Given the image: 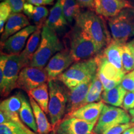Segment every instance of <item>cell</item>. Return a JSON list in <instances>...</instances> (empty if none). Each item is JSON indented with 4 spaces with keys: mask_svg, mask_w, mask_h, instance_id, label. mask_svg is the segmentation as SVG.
I'll return each instance as SVG.
<instances>
[{
    "mask_svg": "<svg viewBox=\"0 0 134 134\" xmlns=\"http://www.w3.org/2000/svg\"><path fill=\"white\" fill-rule=\"evenodd\" d=\"M29 98L30 103L33 109L35 119H36L37 125V133L47 134L53 131V127L50 122H48L46 113L42 109L41 107L36 103V100L31 96H29Z\"/></svg>",
    "mask_w": 134,
    "mask_h": 134,
    "instance_id": "22",
    "label": "cell"
},
{
    "mask_svg": "<svg viewBox=\"0 0 134 134\" xmlns=\"http://www.w3.org/2000/svg\"><path fill=\"white\" fill-rule=\"evenodd\" d=\"M19 117L22 122L34 132L37 133L38 129L33 109L24 95L22 94V105L19 111Z\"/></svg>",
    "mask_w": 134,
    "mask_h": 134,
    "instance_id": "25",
    "label": "cell"
},
{
    "mask_svg": "<svg viewBox=\"0 0 134 134\" xmlns=\"http://www.w3.org/2000/svg\"><path fill=\"white\" fill-rule=\"evenodd\" d=\"M122 108L125 110H130L134 109V93L127 91L124 99Z\"/></svg>",
    "mask_w": 134,
    "mask_h": 134,
    "instance_id": "34",
    "label": "cell"
},
{
    "mask_svg": "<svg viewBox=\"0 0 134 134\" xmlns=\"http://www.w3.org/2000/svg\"><path fill=\"white\" fill-rule=\"evenodd\" d=\"M73 62H75L68 48H65L57 53L51 58L45 68L49 80L57 79Z\"/></svg>",
    "mask_w": 134,
    "mask_h": 134,
    "instance_id": "13",
    "label": "cell"
},
{
    "mask_svg": "<svg viewBox=\"0 0 134 134\" xmlns=\"http://www.w3.org/2000/svg\"><path fill=\"white\" fill-rule=\"evenodd\" d=\"M121 57L122 66L125 73L133 71L134 70L133 54L128 43L122 44Z\"/></svg>",
    "mask_w": 134,
    "mask_h": 134,
    "instance_id": "30",
    "label": "cell"
},
{
    "mask_svg": "<svg viewBox=\"0 0 134 134\" xmlns=\"http://www.w3.org/2000/svg\"><path fill=\"white\" fill-rule=\"evenodd\" d=\"M22 105V94L18 93L1 102L0 111L4 114L8 122H13L17 124L25 126L19 117V111Z\"/></svg>",
    "mask_w": 134,
    "mask_h": 134,
    "instance_id": "15",
    "label": "cell"
},
{
    "mask_svg": "<svg viewBox=\"0 0 134 134\" xmlns=\"http://www.w3.org/2000/svg\"><path fill=\"white\" fill-rule=\"evenodd\" d=\"M54 0H44L45 5L47 4H53V2Z\"/></svg>",
    "mask_w": 134,
    "mask_h": 134,
    "instance_id": "41",
    "label": "cell"
},
{
    "mask_svg": "<svg viewBox=\"0 0 134 134\" xmlns=\"http://www.w3.org/2000/svg\"><path fill=\"white\" fill-rule=\"evenodd\" d=\"M96 57L98 63V75L103 85L104 91H108L119 85L126 73L115 68L100 53Z\"/></svg>",
    "mask_w": 134,
    "mask_h": 134,
    "instance_id": "9",
    "label": "cell"
},
{
    "mask_svg": "<svg viewBox=\"0 0 134 134\" xmlns=\"http://www.w3.org/2000/svg\"><path fill=\"white\" fill-rule=\"evenodd\" d=\"M27 1L29 3L37 6H41L42 5H45L44 0H27Z\"/></svg>",
    "mask_w": 134,
    "mask_h": 134,
    "instance_id": "37",
    "label": "cell"
},
{
    "mask_svg": "<svg viewBox=\"0 0 134 134\" xmlns=\"http://www.w3.org/2000/svg\"><path fill=\"white\" fill-rule=\"evenodd\" d=\"M37 29L35 25H30L10 37L1 43V54L19 55L29 36Z\"/></svg>",
    "mask_w": 134,
    "mask_h": 134,
    "instance_id": "11",
    "label": "cell"
},
{
    "mask_svg": "<svg viewBox=\"0 0 134 134\" xmlns=\"http://www.w3.org/2000/svg\"><path fill=\"white\" fill-rule=\"evenodd\" d=\"M11 8L6 1H3L0 4V32L4 31V24L11 14Z\"/></svg>",
    "mask_w": 134,
    "mask_h": 134,
    "instance_id": "31",
    "label": "cell"
},
{
    "mask_svg": "<svg viewBox=\"0 0 134 134\" xmlns=\"http://www.w3.org/2000/svg\"><path fill=\"white\" fill-rule=\"evenodd\" d=\"M81 8H88L94 11V0H76Z\"/></svg>",
    "mask_w": 134,
    "mask_h": 134,
    "instance_id": "36",
    "label": "cell"
},
{
    "mask_svg": "<svg viewBox=\"0 0 134 134\" xmlns=\"http://www.w3.org/2000/svg\"><path fill=\"white\" fill-rule=\"evenodd\" d=\"M41 29L42 28H38L36 31H35L30 36L26 43V47L19 54L20 65H21V70L25 67L29 66L33 56L36 53V50H37L41 39Z\"/></svg>",
    "mask_w": 134,
    "mask_h": 134,
    "instance_id": "20",
    "label": "cell"
},
{
    "mask_svg": "<svg viewBox=\"0 0 134 134\" xmlns=\"http://www.w3.org/2000/svg\"><path fill=\"white\" fill-rule=\"evenodd\" d=\"M92 80L69 89L66 115L70 114L83 106L84 102L88 93Z\"/></svg>",
    "mask_w": 134,
    "mask_h": 134,
    "instance_id": "16",
    "label": "cell"
},
{
    "mask_svg": "<svg viewBox=\"0 0 134 134\" xmlns=\"http://www.w3.org/2000/svg\"><path fill=\"white\" fill-rule=\"evenodd\" d=\"M69 50L75 63L95 57L100 51L96 43L86 32L75 24L66 34Z\"/></svg>",
    "mask_w": 134,
    "mask_h": 134,
    "instance_id": "2",
    "label": "cell"
},
{
    "mask_svg": "<svg viewBox=\"0 0 134 134\" xmlns=\"http://www.w3.org/2000/svg\"><path fill=\"white\" fill-rule=\"evenodd\" d=\"M122 134H134V126L127 129Z\"/></svg>",
    "mask_w": 134,
    "mask_h": 134,
    "instance_id": "38",
    "label": "cell"
},
{
    "mask_svg": "<svg viewBox=\"0 0 134 134\" xmlns=\"http://www.w3.org/2000/svg\"><path fill=\"white\" fill-rule=\"evenodd\" d=\"M98 59L95 57L74 63L60 75L57 79L68 89H71L93 80L98 73Z\"/></svg>",
    "mask_w": 134,
    "mask_h": 134,
    "instance_id": "4",
    "label": "cell"
},
{
    "mask_svg": "<svg viewBox=\"0 0 134 134\" xmlns=\"http://www.w3.org/2000/svg\"><path fill=\"white\" fill-rule=\"evenodd\" d=\"M49 103L48 114L53 127L58 124L66 115L69 89L59 80H50L48 82Z\"/></svg>",
    "mask_w": 134,
    "mask_h": 134,
    "instance_id": "3",
    "label": "cell"
},
{
    "mask_svg": "<svg viewBox=\"0 0 134 134\" xmlns=\"http://www.w3.org/2000/svg\"><path fill=\"white\" fill-rule=\"evenodd\" d=\"M13 13H20L24 10L25 0H6Z\"/></svg>",
    "mask_w": 134,
    "mask_h": 134,
    "instance_id": "35",
    "label": "cell"
},
{
    "mask_svg": "<svg viewBox=\"0 0 134 134\" xmlns=\"http://www.w3.org/2000/svg\"><path fill=\"white\" fill-rule=\"evenodd\" d=\"M29 26L30 22L24 14L22 13H11L5 25L4 31L1 36V43H3L13 35Z\"/></svg>",
    "mask_w": 134,
    "mask_h": 134,
    "instance_id": "19",
    "label": "cell"
},
{
    "mask_svg": "<svg viewBox=\"0 0 134 134\" xmlns=\"http://www.w3.org/2000/svg\"><path fill=\"white\" fill-rule=\"evenodd\" d=\"M0 134H38L32 132L26 125L21 126L14 122H10L0 124Z\"/></svg>",
    "mask_w": 134,
    "mask_h": 134,
    "instance_id": "29",
    "label": "cell"
},
{
    "mask_svg": "<svg viewBox=\"0 0 134 134\" xmlns=\"http://www.w3.org/2000/svg\"><path fill=\"white\" fill-rule=\"evenodd\" d=\"M28 96H31L46 113H48L49 103V90L48 83H44L37 88L27 92Z\"/></svg>",
    "mask_w": 134,
    "mask_h": 134,
    "instance_id": "26",
    "label": "cell"
},
{
    "mask_svg": "<svg viewBox=\"0 0 134 134\" xmlns=\"http://www.w3.org/2000/svg\"><path fill=\"white\" fill-rule=\"evenodd\" d=\"M133 126H134V124L131 122L128 124H120L109 129L103 134H122L127 129Z\"/></svg>",
    "mask_w": 134,
    "mask_h": 134,
    "instance_id": "33",
    "label": "cell"
},
{
    "mask_svg": "<svg viewBox=\"0 0 134 134\" xmlns=\"http://www.w3.org/2000/svg\"><path fill=\"white\" fill-rule=\"evenodd\" d=\"M129 45L130 48H131L132 52H133V57H134V38L132 41H131L130 42H129Z\"/></svg>",
    "mask_w": 134,
    "mask_h": 134,
    "instance_id": "39",
    "label": "cell"
},
{
    "mask_svg": "<svg viewBox=\"0 0 134 134\" xmlns=\"http://www.w3.org/2000/svg\"><path fill=\"white\" fill-rule=\"evenodd\" d=\"M114 41L125 43L134 36V7L123 9L119 14L108 20Z\"/></svg>",
    "mask_w": 134,
    "mask_h": 134,
    "instance_id": "7",
    "label": "cell"
},
{
    "mask_svg": "<svg viewBox=\"0 0 134 134\" xmlns=\"http://www.w3.org/2000/svg\"><path fill=\"white\" fill-rule=\"evenodd\" d=\"M133 7L128 0H94V11L106 18H113L123 9Z\"/></svg>",
    "mask_w": 134,
    "mask_h": 134,
    "instance_id": "14",
    "label": "cell"
},
{
    "mask_svg": "<svg viewBox=\"0 0 134 134\" xmlns=\"http://www.w3.org/2000/svg\"><path fill=\"white\" fill-rule=\"evenodd\" d=\"M1 1H6V0H1Z\"/></svg>",
    "mask_w": 134,
    "mask_h": 134,
    "instance_id": "43",
    "label": "cell"
},
{
    "mask_svg": "<svg viewBox=\"0 0 134 134\" xmlns=\"http://www.w3.org/2000/svg\"><path fill=\"white\" fill-rule=\"evenodd\" d=\"M45 24L60 35L62 34L66 30L68 23L63 14L60 0H57L50 9Z\"/></svg>",
    "mask_w": 134,
    "mask_h": 134,
    "instance_id": "18",
    "label": "cell"
},
{
    "mask_svg": "<svg viewBox=\"0 0 134 134\" xmlns=\"http://www.w3.org/2000/svg\"><path fill=\"white\" fill-rule=\"evenodd\" d=\"M47 134H55V133L54 132V131H52L51 132H50V133H47Z\"/></svg>",
    "mask_w": 134,
    "mask_h": 134,
    "instance_id": "42",
    "label": "cell"
},
{
    "mask_svg": "<svg viewBox=\"0 0 134 134\" xmlns=\"http://www.w3.org/2000/svg\"><path fill=\"white\" fill-rule=\"evenodd\" d=\"M63 13L68 23L76 21L81 14V6L76 0H60Z\"/></svg>",
    "mask_w": 134,
    "mask_h": 134,
    "instance_id": "28",
    "label": "cell"
},
{
    "mask_svg": "<svg viewBox=\"0 0 134 134\" xmlns=\"http://www.w3.org/2000/svg\"><path fill=\"white\" fill-rule=\"evenodd\" d=\"M132 1H134V0H132Z\"/></svg>",
    "mask_w": 134,
    "mask_h": 134,
    "instance_id": "44",
    "label": "cell"
},
{
    "mask_svg": "<svg viewBox=\"0 0 134 134\" xmlns=\"http://www.w3.org/2000/svg\"><path fill=\"white\" fill-rule=\"evenodd\" d=\"M19 55L1 54L0 57V90L1 96L6 97L17 88L20 71Z\"/></svg>",
    "mask_w": 134,
    "mask_h": 134,
    "instance_id": "6",
    "label": "cell"
},
{
    "mask_svg": "<svg viewBox=\"0 0 134 134\" xmlns=\"http://www.w3.org/2000/svg\"><path fill=\"white\" fill-rule=\"evenodd\" d=\"M131 122V117L124 109L104 104L94 129L96 134H103L113 127Z\"/></svg>",
    "mask_w": 134,
    "mask_h": 134,
    "instance_id": "8",
    "label": "cell"
},
{
    "mask_svg": "<svg viewBox=\"0 0 134 134\" xmlns=\"http://www.w3.org/2000/svg\"><path fill=\"white\" fill-rule=\"evenodd\" d=\"M63 48L57 34L44 24L42 29L41 39L37 50L33 56L30 66L44 68L55 53Z\"/></svg>",
    "mask_w": 134,
    "mask_h": 134,
    "instance_id": "5",
    "label": "cell"
},
{
    "mask_svg": "<svg viewBox=\"0 0 134 134\" xmlns=\"http://www.w3.org/2000/svg\"><path fill=\"white\" fill-rule=\"evenodd\" d=\"M27 18L32 22L38 28H42L46 24L47 18L49 15V12L44 6H37L29 3H26L23 10Z\"/></svg>",
    "mask_w": 134,
    "mask_h": 134,
    "instance_id": "21",
    "label": "cell"
},
{
    "mask_svg": "<svg viewBox=\"0 0 134 134\" xmlns=\"http://www.w3.org/2000/svg\"><path fill=\"white\" fill-rule=\"evenodd\" d=\"M75 24L88 34L100 51L113 41L103 17L95 11L87 10L81 12Z\"/></svg>",
    "mask_w": 134,
    "mask_h": 134,
    "instance_id": "1",
    "label": "cell"
},
{
    "mask_svg": "<svg viewBox=\"0 0 134 134\" xmlns=\"http://www.w3.org/2000/svg\"><path fill=\"white\" fill-rule=\"evenodd\" d=\"M49 81L46 68L28 66L20 71L17 88L21 89L27 93Z\"/></svg>",
    "mask_w": 134,
    "mask_h": 134,
    "instance_id": "10",
    "label": "cell"
},
{
    "mask_svg": "<svg viewBox=\"0 0 134 134\" xmlns=\"http://www.w3.org/2000/svg\"><path fill=\"white\" fill-rule=\"evenodd\" d=\"M104 103L100 100L97 103L86 104L65 117H71L96 125L103 110Z\"/></svg>",
    "mask_w": 134,
    "mask_h": 134,
    "instance_id": "17",
    "label": "cell"
},
{
    "mask_svg": "<svg viewBox=\"0 0 134 134\" xmlns=\"http://www.w3.org/2000/svg\"><path fill=\"white\" fill-rule=\"evenodd\" d=\"M129 114L131 116V122L134 124V109L129 110Z\"/></svg>",
    "mask_w": 134,
    "mask_h": 134,
    "instance_id": "40",
    "label": "cell"
},
{
    "mask_svg": "<svg viewBox=\"0 0 134 134\" xmlns=\"http://www.w3.org/2000/svg\"><path fill=\"white\" fill-rule=\"evenodd\" d=\"M104 91V87L103 84L99 78L98 73L95 75L92 80L91 86L89 90L88 93L84 102L83 105L88 104L97 103L101 100L102 93Z\"/></svg>",
    "mask_w": 134,
    "mask_h": 134,
    "instance_id": "27",
    "label": "cell"
},
{
    "mask_svg": "<svg viewBox=\"0 0 134 134\" xmlns=\"http://www.w3.org/2000/svg\"><path fill=\"white\" fill-rule=\"evenodd\" d=\"M126 93L127 91L120 84L111 90L104 91L102 93L101 100L113 106L122 107Z\"/></svg>",
    "mask_w": 134,
    "mask_h": 134,
    "instance_id": "24",
    "label": "cell"
},
{
    "mask_svg": "<svg viewBox=\"0 0 134 134\" xmlns=\"http://www.w3.org/2000/svg\"><path fill=\"white\" fill-rule=\"evenodd\" d=\"M120 85L127 91L134 93V70L125 75Z\"/></svg>",
    "mask_w": 134,
    "mask_h": 134,
    "instance_id": "32",
    "label": "cell"
},
{
    "mask_svg": "<svg viewBox=\"0 0 134 134\" xmlns=\"http://www.w3.org/2000/svg\"><path fill=\"white\" fill-rule=\"evenodd\" d=\"M121 46L122 43L117 42L113 39V41L100 53L109 62L114 65L115 68L124 70L121 57Z\"/></svg>",
    "mask_w": 134,
    "mask_h": 134,
    "instance_id": "23",
    "label": "cell"
},
{
    "mask_svg": "<svg viewBox=\"0 0 134 134\" xmlns=\"http://www.w3.org/2000/svg\"><path fill=\"white\" fill-rule=\"evenodd\" d=\"M94 124L71 117H64L53 129L55 134H96Z\"/></svg>",
    "mask_w": 134,
    "mask_h": 134,
    "instance_id": "12",
    "label": "cell"
}]
</instances>
